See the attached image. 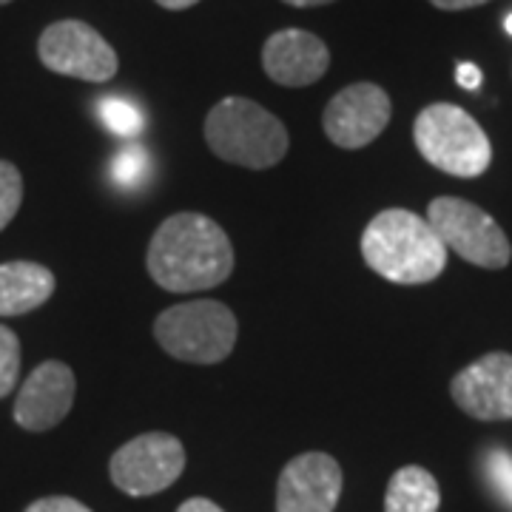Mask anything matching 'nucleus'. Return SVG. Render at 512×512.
Here are the masks:
<instances>
[{
  "instance_id": "1",
  "label": "nucleus",
  "mask_w": 512,
  "mask_h": 512,
  "mask_svg": "<svg viewBox=\"0 0 512 512\" xmlns=\"http://www.w3.org/2000/svg\"><path fill=\"white\" fill-rule=\"evenodd\" d=\"M151 279L171 293L208 291L234 271V248L222 225L202 214H174L148 242Z\"/></svg>"
},
{
  "instance_id": "2",
  "label": "nucleus",
  "mask_w": 512,
  "mask_h": 512,
  "mask_svg": "<svg viewBox=\"0 0 512 512\" xmlns=\"http://www.w3.org/2000/svg\"><path fill=\"white\" fill-rule=\"evenodd\" d=\"M362 256L370 271L396 285H424L447 268V248L439 234L407 208H387L367 222Z\"/></svg>"
},
{
  "instance_id": "3",
  "label": "nucleus",
  "mask_w": 512,
  "mask_h": 512,
  "mask_svg": "<svg viewBox=\"0 0 512 512\" xmlns=\"http://www.w3.org/2000/svg\"><path fill=\"white\" fill-rule=\"evenodd\" d=\"M205 140L220 160L254 171L279 163L291 143L282 120L248 97H225L208 111Z\"/></svg>"
},
{
  "instance_id": "4",
  "label": "nucleus",
  "mask_w": 512,
  "mask_h": 512,
  "mask_svg": "<svg viewBox=\"0 0 512 512\" xmlns=\"http://www.w3.org/2000/svg\"><path fill=\"white\" fill-rule=\"evenodd\" d=\"M413 140L421 157L450 177L473 180L493 163L490 137L473 120V114L453 103H433L419 111Z\"/></svg>"
},
{
  "instance_id": "5",
  "label": "nucleus",
  "mask_w": 512,
  "mask_h": 512,
  "mask_svg": "<svg viewBox=\"0 0 512 512\" xmlns=\"http://www.w3.org/2000/svg\"><path fill=\"white\" fill-rule=\"evenodd\" d=\"M237 316L214 299H194L157 316L154 336L160 348L191 365H217L237 345Z\"/></svg>"
},
{
  "instance_id": "6",
  "label": "nucleus",
  "mask_w": 512,
  "mask_h": 512,
  "mask_svg": "<svg viewBox=\"0 0 512 512\" xmlns=\"http://www.w3.org/2000/svg\"><path fill=\"white\" fill-rule=\"evenodd\" d=\"M427 222L439 234L447 251H456L470 265L501 271L512 259V245L501 225L473 202L439 197L427 205Z\"/></svg>"
},
{
  "instance_id": "7",
  "label": "nucleus",
  "mask_w": 512,
  "mask_h": 512,
  "mask_svg": "<svg viewBox=\"0 0 512 512\" xmlns=\"http://www.w3.org/2000/svg\"><path fill=\"white\" fill-rule=\"evenodd\" d=\"M185 470L183 441L171 433H143L126 441L109 461L114 487L131 498L168 490Z\"/></svg>"
},
{
  "instance_id": "8",
  "label": "nucleus",
  "mask_w": 512,
  "mask_h": 512,
  "mask_svg": "<svg viewBox=\"0 0 512 512\" xmlns=\"http://www.w3.org/2000/svg\"><path fill=\"white\" fill-rule=\"evenodd\" d=\"M40 63L55 74L86 83H109L117 74V52L83 20H57L37 40Z\"/></svg>"
},
{
  "instance_id": "9",
  "label": "nucleus",
  "mask_w": 512,
  "mask_h": 512,
  "mask_svg": "<svg viewBox=\"0 0 512 512\" xmlns=\"http://www.w3.org/2000/svg\"><path fill=\"white\" fill-rule=\"evenodd\" d=\"M390 97L376 83H353L336 94L322 114V126L330 143L339 148L370 146L390 123Z\"/></svg>"
},
{
  "instance_id": "10",
  "label": "nucleus",
  "mask_w": 512,
  "mask_h": 512,
  "mask_svg": "<svg viewBox=\"0 0 512 512\" xmlns=\"http://www.w3.org/2000/svg\"><path fill=\"white\" fill-rule=\"evenodd\" d=\"M342 467L328 453H302L276 484V512H333L342 495Z\"/></svg>"
},
{
  "instance_id": "11",
  "label": "nucleus",
  "mask_w": 512,
  "mask_h": 512,
  "mask_svg": "<svg viewBox=\"0 0 512 512\" xmlns=\"http://www.w3.org/2000/svg\"><path fill=\"white\" fill-rule=\"evenodd\" d=\"M453 402L478 421L512 419V356L487 353L450 382Z\"/></svg>"
},
{
  "instance_id": "12",
  "label": "nucleus",
  "mask_w": 512,
  "mask_h": 512,
  "mask_svg": "<svg viewBox=\"0 0 512 512\" xmlns=\"http://www.w3.org/2000/svg\"><path fill=\"white\" fill-rule=\"evenodd\" d=\"M74 370L63 362H43L32 370L15 399V421L29 433H46L69 416L74 404Z\"/></svg>"
},
{
  "instance_id": "13",
  "label": "nucleus",
  "mask_w": 512,
  "mask_h": 512,
  "mask_svg": "<svg viewBox=\"0 0 512 512\" xmlns=\"http://www.w3.org/2000/svg\"><path fill=\"white\" fill-rule=\"evenodd\" d=\"M328 46L305 29H282L268 37L262 46V69L265 74L288 89L311 86L328 72Z\"/></svg>"
},
{
  "instance_id": "14",
  "label": "nucleus",
  "mask_w": 512,
  "mask_h": 512,
  "mask_svg": "<svg viewBox=\"0 0 512 512\" xmlns=\"http://www.w3.org/2000/svg\"><path fill=\"white\" fill-rule=\"evenodd\" d=\"M55 293V274L37 262L0 265V316H23Z\"/></svg>"
},
{
  "instance_id": "15",
  "label": "nucleus",
  "mask_w": 512,
  "mask_h": 512,
  "mask_svg": "<svg viewBox=\"0 0 512 512\" xmlns=\"http://www.w3.org/2000/svg\"><path fill=\"white\" fill-rule=\"evenodd\" d=\"M439 504V481L416 464L396 470L384 495V512H439Z\"/></svg>"
},
{
  "instance_id": "16",
  "label": "nucleus",
  "mask_w": 512,
  "mask_h": 512,
  "mask_svg": "<svg viewBox=\"0 0 512 512\" xmlns=\"http://www.w3.org/2000/svg\"><path fill=\"white\" fill-rule=\"evenodd\" d=\"M97 114H100V123L109 128L114 137H123V140L140 137L146 128V114L126 97H103L97 103Z\"/></svg>"
},
{
  "instance_id": "17",
  "label": "nucleus",
  "mask_w": 512,
  "mask_h": 512,
  "mask_svg": "<svg viewBox=\"0 0 512 512\" xmlns=\"http://www.w3.org/2000/svg\"><path fill=\"white\" fill-rule=\"evenodd\" d=\"M151 177V157L143 146L123 148L111 160V180L120 188H140Z\"/></svg>"
},
{
  "instance_id": "18",
  "label": "nucleus",
  "mask_w": 512,
  "mask_h": 512,
  "mask_svg": "<svg viewBox=\"0 0 512 512\" xmlns=\"http://www.w3.org/2000/svg\"><path fill=\"white\" fill-rule=\"evenodd\" d=\"M20 200H23V180L12 163L0 160V231L15 220Z\"/></svg>"
},
{
  "instance_id": "19",
  "label": "nucleus",
  "mask_w": 512,
  "mask_h": 512,
  "mask_svg": "<svg viewBox=\"0 0 512 512\" xmlns=\"http://www.w3.org/2000/svg\"><path fill=\"white\" fill-rule=\"evenodd\" d=\"M20 376V342L6 325H0V399L12 393Z\"/></svg>"
},
{
  "instance_id": "20",
  "label": "nucleus",
  "mask_w": 512,
  "mask_h": 512,
  "mask_svg": "<svg viewBox=\"0 0 512 512\" xmlns=\"http://www.w3.org/2000/svg\"><path fill=\"white\" fill-rule=\"evenodd\" d=\"M484 470H487V481L493 487V493L507 504L512 510V456L507 450H490L487 461H484Z\"/></svg>"
},
{
  "instance_id": "21",
  "label": "nucleus",
  "mask_w": 512,
  "mask_h": 512,
  "mask_svg": "<svg viewBox=\"0 0 512 512\" xmlns=\"http://www.w3.org/2000/svg\"><path fill=\"white\" fill-rule=\"evenodd\" d=\"M26 512H92L86 504H80L77 498L69 495H49V498H40L35 504H29Z\"/></svg>"
},
{
  "instance_id": "22",
  "label": "nucleus",
  "mask_w": 512,
  "mask_h": 512,
  "mask_svg": "<svg viewBox=\"0 0 512 512\" xmlns=\"http://www.w3.org/2000/svg\"><path fill=\"white\" fill-rule=\"evenodd\" d=\"M456 80L461 89H467V92H476L478 86H481V69H478V66H473V63H458Z\"/></svg>"
},
{
  "instance_id": "23",
  "label": "nucleus",
  "mask_w": 512,
  "mask_h": 512,
  "mask_svg": "<svg viewBox=\"0 0 512 512\" xmlns=\"http://www.w3.org/2000/svg\"><path fill=\"white\" fill-rule=\"evenodd\" d=\"M436 9H444V12H461V9H473V6H484L490 0H430Z\"/></svg>"
},
{
  "instance_id": "24",
  "label": "nucleus",
  "mask_w": 512,
  "mask_h": 512,
  "mask_svg": "<svg viewBox=\"0 0 512 512\" xmlns=\"http://www.w3.org/2000/svg\"><path fill=\"white\" fill-rule=\"evenodd\" d=\"M177 512H225L222 507H217L214 501H208V498H188L180 504V510Z\"/></svg>"
},
{
  "instance_id": "25",
  "label": "nucleus",
  "mask_w": 512,
  "mask_h": 512,
  "mask_svg": "<svg viewBox=\"0 0 512 512\" xmlns=\"http://www.w3.org/2000/svg\"><path fill=\"white\" fill-rule=\"evenodd\" d=\"M163 9H174V12H180V9H188V6H194V3H200V0H157Z\"/></svg>"
},
{
  "instance_id": "26",
  "label": "nucleus",
  "mask_w": 512,
  "mask_h": 512,
  "mask_svg": "<svg viewBox=\"0 0 512 512\" xmlns=\"http://www.w3.org/2000/svg\"><path fill=\"white\" fill-rule=\"evenodd\" d=\"M285 3L299 6V9H308V6H328V3H333V0H285Z\"/></svg>"
},
{
  "instance_id": "27",
  "label": "nucleus",
  "mask_w": 512,
  "mask_h": 512,
  "mask_svg": "<svg viewBox=\"0 0 512 512\" xmlns=\"http://www.w3.org/2000/svg\"><path fill=\"white\" fill-rule=\"evenodd\" d=\"M504 29H507V35H512V15H507V20H504Z\"/></svg>"
},
{
  "instance_id": "28",
  "label": "nucleus",
  "mask_w": 512,
  "mask_h": 512,
  "mask_svg": "<svg viewBox=\"0 0 512 512\" xmlns=\"http://www.w3.org/2000/svg\"><path fill=\"white\" fill-rule=\"evenodd\" d=\"M6 3H12V0H0V6H6Z\"/></svg>"
}]
</instances>
